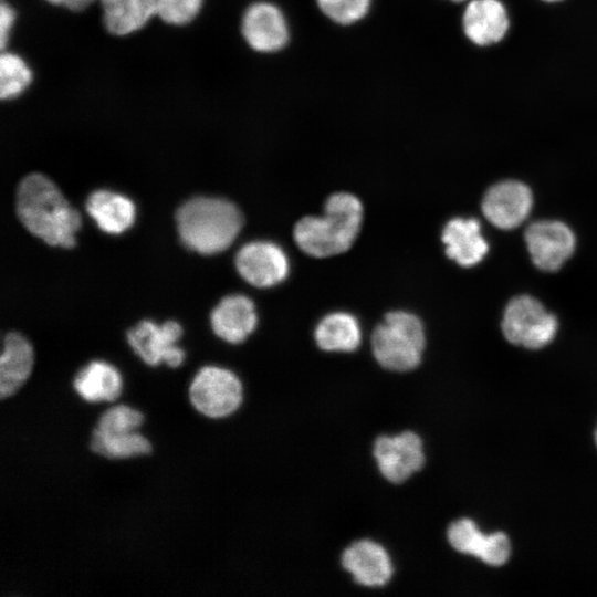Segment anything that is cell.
<instances>
[{
	"instance_id": "26",
	"label": "cell",
	"mask_w": 597,
	"mask_h": 597,
	"mask_svg": "<svg viewBox=\"0 0 597 597\" xmlns=\"http://www.w3.org/2000/svg\"><path fill=\"white\" fill-rule=\"evenodd\" d=\"M321 11L332 21L348 25L362 20L368 12L370 0H316Z\"/></svg>"
},
{
	"instance_id": "7",
	"label": "cell",
	"mask_w": 597,
	"mask_h": 597,
	"mask_svg": "<svg viewBox=\"0 0 597 597\" xmlns=\"http://www.w3.org/2000/svg\"><path fill=\"white\" fill-rule=\"evenodd\" d=\"M181 334L182 328L175 321H167L161 325L142 321L127 332V341L147 365L165 363L175 368L185 358V352L176 345Z\"/></svg>"
},
{
	"instance_id": "9",
	"label": "cell",
	"mask_w": 597,
	"mask_h": 597,
	"mask_svg": "<svg viewBox=\"0 0 597 597\" xmlns=\"http://www.w3.org/2000/svg\"><path fill=\"white\" fill-rule=\"evenodd\" d=\"M235 266L239 274L256 287H270L281 283L290 269L283 249L269 241L244 244L235 255Z\"/></svg>"
},
{
	"instance_id": "31",
	"label": "cell",
	"mask_w": 597,
	"mask_h": 597,
	"mask_svg": "<svg viewBox=\"0 0 597 597\" xmlns=\"http://www.w3.org/2000/svg\"><path fill=\"white\" fill-rule=\"evenodd\" d=\"M544 1L554 2V1H558V0H544Z\"/></svg>"
},
{
	"instance_id": "21",
	"label": "cell",
	"mask_w": 597,
	"mask_h": 597,
	"mask_svg": "<svg viewBox=\"0 0 597 597\" xmlns=\"http://www.w3.org/2000/svg\"><path fill=\"white\" fill-rule=\"evenodd\" d=\"M103 21L115 35H127L142 29L157 14V0H101Z\"/></svg>"
},
{
	"instance_id": "12",
	"label": "cell",
	"mask_w": 597,
	"mask_h": 597,
	"mask_svg": "<svg viewBox=\"0 0 597 597\" xmlns=\"http://www.w3.org/2000/svg\"><path fill=\"white\" fill-rule=\"evenodd\" d=\"M533 203L530 188L516 180L493 185L482 199V212L495 227L510 230L519 227L528 216Z\"/></svg>"
},
{
	"instance_id": "11",
	"label": "cell",
	"mask_w": 597,
	"mask_h": 597,
	"mask_svg": "<svg viewBox=\"0 0 597 597\" xmlns=\"http://www.w3.org/2000/svg\"><path fill=\"white\" fill-rule=\"evenodd\" d=\"M241 32L250 48L262 53L282 50L290 39L283 12L269 2H256L247 8L241 21Z\"/></svg>"
},
{
	"instance_id": "16",
	"label": "cell",
	"mask_w": 597,
	"mask_h": 597,
	"mask_svg": "<svg viewBox=\"0 0 597 597\" xmlns=\"http://www.w3.org/2000/svg\"><path fill=\"white\" fill-rule=\"evenodd\" d=\"M442 241L447 255L464 268L481 262L489 250L480 223L474 218L451 219L443 229Z\"/></svg>"
},
{
	"instance_id": "25",
	"label": "cell",
	"mask_w": 597,
	"mask_h": 597,
	"mask_svg": "<svg viewBox=\"0 0 597 597\" xmlns=\"http://www.w3.org/2000/svg\"><path fill=\"white\" fill-rule=\"evenodd\" d=\"M144 417L137 409L127 405H115L105 410L97 420L96 429L103 432L136 431Z\"/></svg>"
},
{
	"instance_id": "19",
	"label": "cell",
	"mask_w": 597,
	"mask_h": 597,
	"mask_svg": "<svg viewBox=\"0 0 597 597\" xmlns=\"http://www.w3.org/2000/svg\"><path fill=\"white\" fill-rule=\"evenodd\" d=\"M87 213L104 232L118 234L135 219V206L125 196L108 190L93 191L85 205Z\"/></svg>"
},
{
	"instance_id": "24",
	"label": "cell",
	"mask_w": 597,
	"mask_h": 597,
	"mask_svg": "<svg viewBox=\"0 0 597 597\" xmlns=\"http://www.w3.org/2000/svg\"><path fill=\"white\" fill-rule=\"evenodd\" d=\"M32 73L17 54L2 52L0 56V97L11 100L19 96L30 84Z\"/></svg>"
},
{
	"instance_id": "29",
	"label": "cell",
	"mask_w": 597,
	"mask_h": 597,
	"mask_svg": "<svg viewBox=\"0 0 597 597\" xmlns=\"http://www.w3.org/2000/svg\"><path fill=\"white\" fill-rule=\"evenodd\" d=\"M52 4L63 6L73 11H80L88 7L94 0H45Z\"/></svg>"
},
{
	"instance_id": "2",
	"label": "cell",
	"mask_w": 597,
	"mask_h": 597,
	"mask_svg": "<svg viewBox=\"0 0 597 597\" xmlns=\"http://www.w3.org/2000/svg\"><path fill=\"white\" fill-rule=\"evenodd\" d=\"M362 221L359 199L352 193L337 192L326 200L323 216H306L295 224L294 240L311 256H333L353 245Z\"/></svg>"
},
{
	"instance_id": "18",
	"label": "cell",
	"mask_w": 597,
	"mask_h": 597,
	"mask_svg": "<svg viewBox=\"0 0 597 597\" xmlns=\"http://www.w3.org/2000/svg\"><path fill=\"white\" fill-rule=\"evenodd\" d=\"M33 349L29 341L17 332H9L2 341L0 357V398L12 396L29 377L33 367Z\"/></svg>"
},
{
	"instance_id": "8",
	"label": "cell",
	"mask_w": 597,
	"mask_h": 597,
	"mask_svg": "<svg viewBox=\"0 0 597 597\" xmlns=\"http://www.w3.org/2000/svg\"><path fill=\"white\" fill-rule=\"evenodd\" d=\"M524 239L533 263L543 271H557L575 250L573 231L556 220L531 223Z\"/></svg>"
},
{
	"instance_id": "6",
	"label": "cell",
	"mask_w": 597,
	"mask_h": 597,
	"mask_svg": "<svg viewBox=\"0 0 597 597\" xmlns=\"http://www.w3.org/2000/svg\"><path fill=\"white\" fill-rule=\"evenodd\" d=\"M193 408L208 418H223L234 412L242 401V385L229 369L205 366L189 386Z\"/></svg>"
},
{
	"instance_id": "15",
	"label": "cell",
	"mask_w": 597,
	"mask_h": 597,
	"mask_svg": "<svg viewBox=\"0 0 597 597\" xmlns=\"http://www.w3.org/2000/svg\"><path fill=\"white\" fill-rule=\"evenodd\" d=\"M253 302L240 294L223 297L211 312V326L216 335L231 344L243 342L256 326Z\"/></svg>"
},
{
	"instance_id": "13",
	"label": "cell",
	"mask_w": 597,
	"mask_h": 597,
	"mask_svg": "<svg viewBox=\"0 0 597 597\" xmlns=\"http://www.w3.org/2000/svg\"><path fill=\"white\" fill-rule=\"evenodd\" d=\"M447 535L450 545L455 551L479 557L488 565H504L510 557L511 545L504 533L484 535L469 519L452 523Z\"/></svg>"
},
{
	"instance_id": "1",
	"label": "cell",
	"mask_w": 597,
	"mask_h": 597,
	"mask_svg": "<svg viewBox=\"0 0 597 597\" xmlns=\"http://www.w3.org/2000/svg\"><path fill=\"white\" fill-rule=\"evenodd\" d=\"M17 214L24 228L53 247L73 248L81 217L59 188L41 174H30L19 184Z\"/></svg>"
},
{
	"instance_id": "22",
	"label": "cell",
	"mask_w": 597,
	"mask_h": 597,
	"mask_svg": "<svg viewBox=\"0 0 597 597\" xmlns=\"http://www.w3.org/2000/svg\"><path fill=\"white\" fill-rule=\"evenodd\" d=\"M314 336L318 347L326 352H353L362 339L358 321L345 312H335L323 317Z\"/></svg>"
},
{
	"instance_id": "14",
	"label": "cell",
	"mask_w": 597,
	"mask_h": 597,
	"mask_svg": "<svg viewBox=\"0 0 597 597\" xmlns=\"http://www.w3.org/2000/svg\"><path fill=\"white\" fill-rule=\"evenodd\" d=\"M342 564L358 584L368 587L385 585L392 574L387 552L371 541H359L350 545L343 553Z\"/></svg>"
},
{
	"instance_id": "28",
	"label": "cell",
	"mask_w": 597,
	"mask_h": 597,
	"mask_svg": "<svg viewBox=\"0 0 597 597\" xmlns=\"http://www.w3.org/2000/svg\"><path fill=\"white\" fill-rule=\"evenodd\" d=\"M15 12L7 3L0 6V48L3 51L8 41L10 29L14 22Z\"/></svg>"
},
{
	"instance_id": "20",
	"label": "cell",
	"mask_w": 597,
	"mask_h": 597,
	"mask_svg": "<svg viewBox=\"0 0 597 597\" xmlns=\"http://www.w3.org/2000/svg\"><path fill=\"white\" fill-rule=\"evenodd\" d=\"M122 385L117 369L103 360L88 363L73 379L74 390L88 402L114 401L121 395Z\"/></svg>"
},
{
	"instance_id": "23",
	"label": "cell",
	"mask_w": 597,
	"mask_h": 597,
	"mask_svg": "<svg viewBox=\"0 0 597 597\" xmlns=\"http://www.w3.org/2000/svg\"><path fill=\"white\" fill-rule=\"evenodd\" d=\"M90 448L96 454L115 460L145 455L151 451L150 442L137 430L103 432L96 428L92 432Z\"/></svg>"
},
{
	"instance_id": "3",
	"label": "cell",
	"mask_w": 597,
	"mask_h": 597,
	"mask_svg": "<svg viewBox=\"0 0 597 597\" xmlns=\"http://www.w3.org/2000/svg\"><path fill=\"white\" fill-rule=\"evenodd\" d=\"M181 242L201 254H213L232 244L242 228V214L232 202L212 197H193L176 213Z\"/></svg>"
},
{
	"instance_id": "4",
	"label": "cell",
	"mask_w": 597,
	"mask_h": 597,
	"mask_svg": "<svg viewBox=\"0 0 597 597\" xmlns=\"http://www.w3.org/2000/svg\"><path fill=\"white\" fill-rule=\"evenodd\" d=\"M376 360L386 369L407 371L416 368L425 348V331L420 320L408 312L386 314L371 337Z\"/></svg>"
},
{
	"instance_id": "32",
	"label": "cell",
	"mask_w": 597,
	"mask_h": 597,
	"mask_svg": "<svg viewBox=\"0 0 597 597\" xmlns=\"http://www.w3.org/2000/svg\"><path fill=\"white\" fill-rule=\"evenodd\" d=\"M595 438H596V443H597V430H596V433H595Z\"/></svg>"
},
{
	"instance_id": "10",
	"label": "cell",
	"mask_w": 597,
	"mask_h": 597,
	"mask_svg": "<svg viewBox=\"0 0 597 597\" xmlns=\"http://www.w3.org/2000/svg\"><path fill=\"white\" fill-rule=\"evenodd\" d=\"M374 457L381 474L394 483L404 482L425 463L421 439L411 431L379 437L374 446Z\"/></svg>"
},
{
	"instance_id": "17",
	"label": "cell",
	"mask_w": 597,
	"mask_h": 597,
	"mask_svg": "<svg viewBox=\"0 0 597 597\" xmlns=\"http://www.w3.org/2000/svg\"><path fill=\"white\" fill-rule=\"evenodd\" d=\"M509 19L498 0H472L463 13L465 35L478 45L499 42L506 33Z\"/></svg>"
},
{
	"instance_id": "27",
	"label": "cell",
	"mask_w": 597,
	"mask_h": 597,
	"mask_svg": "<svg viewBox=\"0 0 597 597\" xmlns=\"http://www.w3.org/2000/svg\"><path fill=\"white\" fill-rule=\"evenodd\" d=\"M202 0H157V14L164 22L174 25L189 23L198 14Z\"/></svg>"
},
{
	"instance_id": "5",
	"label": "cell",
	"mask_w": 597,
	"mask_h": 597,
	"mask_svg": "<svg viewBox=\"0 0 597 597\" xmlns=\"http://www.w3.org/2000/svg\"><path fill=\"white\" fill-rule=\"evenodd\" d=\"M557 326L555 315L530 295L513 297L504 310L501 323L503 335L510 343L531 349L551 343Z\"/></svg>"
},
{
	"instance_id": "30",
	"label": "cell",
	"mask_w": 597,
	"mask_h": 597,
	"mask_svg": "<svg viewBox=\"0 0 597 597\" xmlns=\"http://www.w3.org/2000/svg\"><path fill=\"white\" fill-rule=\"evenodd\" d=\"M451 1H453V2H462L464 0H451Z\"/></svg>"
}]
</instances>
